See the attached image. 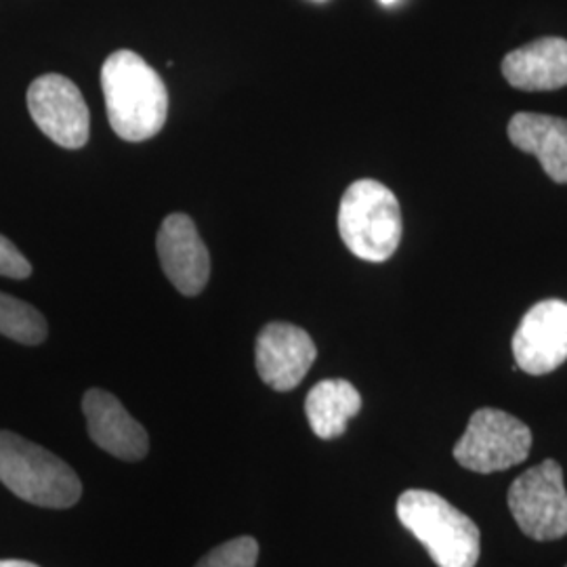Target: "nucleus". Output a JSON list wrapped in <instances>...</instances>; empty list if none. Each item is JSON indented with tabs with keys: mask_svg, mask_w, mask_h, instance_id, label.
Masks as SVG:
<instances>
[{
	"mask_svg": "<svg viewBox=\"0 0 567 567\" xmlns=\"http://www.w3.org/2000/svg\"><path fill=\"white\" fill-rule=\"evenodd\" d=\"M89 437L107 454L137 463L147 456V433L121 404V400L103 389H91L82 398Z\"/></svg>",
	"mask_w": 567,
	"mask_h": 567,
	"instance_id": "nucleus-11",
	"label": "nucleus"
},
{
	"mask_svg": "<svg viewBox=\"0 0 567 567\" xmlns=\"http://www.w3.org/2000/svg\"><path fill=\"white\" fill-rule=\"evenodd\" d=\"M156 248L171 284L185 297L200 295L210 278V255L196 224L183 213L168 215L161 225Z\"/></svg>",
	"mask_w": 567,
	"mask_h": 567,
	"instance_id": "nucleus-10",
	"label": "nucleus"
},
{
	"mask_svg": "<svg viewBox=\"0 0 567 567\" xmlns=\"http://www.w3.org/2000/svg\"><path fill=\"white\" fill-rule=\"evenodd\" d=\"M503 74L511 86L540 93L567 86V41L547 37L511 51L503 60Z\"/></svg>",
	"mask_w": 567,
	"mask_h": 567,
	"instance_id": "nucleus-12",
	"label": "nucleus"
},
{
	"mask_svg": "<svg viewBox=\"0 0 567 567\" xmlns=\"http://www.w3.org/2000/svg\"><path fill=\"white\" fill-rule=\"evenodd\" d=\"M362 410V395L343 379H326L313 386L305 400V414L320 440L341 437L349 421Z\"/></svg>",
	"mask_w": 567,
	"mask_h": 567,
	"instance_id": "nucleus-14",
	"label": "nucleus"
},
{
	"mask_svg": "<svg viewBox=\"0 0 567 567\" xmlns=\"http://www.w3.org/2000/svg\"><path fill=\"white\" fill-rule=\"evenodd\" d=\"M259 543L252 536H240L208 550L194 567H255Z\"/></svg>",
	"mask_w": 567,
	"mask_h": 567,
	"instance_id": "nucleus-16",
	"label": "nucleus"
},
{
	"mask_svg": "<svg viewBox=\"0 0 567 567\" xmlns=\"http://www.w3.org/2000/svg\"><path fill=\"white\" fill-rule=\"evenodd\" d=\"M0 482L37 507L70 508L82 496L72 466L11 431H0Z\"/></svg>",
	"mask_w": 567,
	"mask_h": 567,
	"instance_id": "nucleus-3",
	"label": "nucleus"
},
{
	"mask_svg": "<svg viewBox=\"0 0 567 567\" xmlns=\"http://www.w3.org/2000/svg\"><path fill=\"white\" fill-rule=\"evenodd\" d=\"M32 121L53 143L65 150H81L89 142L91 116L81 89L61 76L44 74L28 89Z\"/></svg>",
	"mask_w": 567,
	"mask_h": 567,
	"instance_id": "nucleus-7",
	"label": "nucleus"
},
{
	"mask_svg": "<svg viewBox=\"0 0 567 567\" xmlns=\"http://www.w3.org/2000/svg\"><path fill=\"white\" fill-rule=\"evenodd\" d=\"M107 121L124 142L156 137L168 116V91L161 74L133 51L112 53L102 68Z\"/></svg>",
	"mask_w": 567,
	"mask_h": 567,
	"instance_id": "nucleus-1",
	"label": "nucleus"
},
{
	"mask_svg": "<svg viewBox=\"0 0 567 567\" xmlns=\"http://www.w3.org/2000/svg\"><path fill=\"white\" fill-rule=\"evenodd\" d=\"M511 143L534 154L550 182L567 183V121L547 114L519 112L508 122Z\"/></svg>",
	"mask_w": 567,
	"mask_h": 567,
	"instance_id": "nucleus-13",
	"label": "nucleus"
},
{
	"mask_svg": "<svg viewBox=\"0 0 567 567\" xmlns=\"http://www.w3.org/2000/svg\"><path fill=\"white\" fill-rule=\"evenodd\" d=\"M398 517L437 567L477 566L482 553L480 527L440 494L408 489L398 498Z\"/></svg>",
	"mask_w": 567,
	"mask_h": 567,
	"instance_id": "nucleus-2",
	"label": "nucleus"
},
{
	"mask_svg": "<svg viewBox=\"0 0 567 567\" xmlns=\"http://www.w3.org/2000/svg\"><path fill=\"white\" fill-rule=\"evenodd\" d=\"M402 208L395 194L374 179L351 183L339 206V234L362 261L383 264L402 243Z\"/></svg>",
	"mask_w": 567,
	"mask_h": 567,
	"instance_id": "nucleus-4",
	"label": "nucleus"
},
{
	"mask_svg": "<svg viewBox=\"0 0 567 567\" xmlns=\"http://www.w3.org/2000/svg\"><path fill=\"white\" fill-rule=\"evenodd\" d=\"M47 332V320L37 307L0 292V334L16 343L41 344Z\"/></svg>",
	"mask_w": 567,
	"mask_h": 567,
	"instance_id": "nucleus-15",
	"label": "nucleus"
},
{
	"mask_svg": "<svg viewBox=\"0 0 567 567\" xmlns=\"http://www.w3.org/2000/svg\"><path fill=\"white\" fill-rule=\"evenodd\" d=\"M532 450L529 426L496 408L477 410L454 446L458 465L475 473H496L522 465Z\"/></svg>",
	"mask_w": 567,
	"mask_h": 567,
	"instance_id": "nucleus-5",
	"label": "nucleus"
},
{
	"mask_svg": "<svg viewBox=\"0 0 567 567\" xmlns=\"http://www.w3.org/2000/svg\"><path fill=\"white\" fill-rule=\"evenodd\" d=\"M0 567H39L30 561H20V559H2Z\"/></svg>",
	"mask_w": 567,
	"mask_h": 567,
	"instance_id": "nucleus-18",
	"label": "nucleus"
},
{
	"mask_svg": "<svg viewBox=\"0 0 567 567\" xmlns=\"http://www.w3.org/2000/svg\"><path fill=\"white\" fill-rule=\"evenodd\" d=\"M517 368L543 377L567 362V303L547 299L534 305L513 337Z\"/></svg>",
	"mask_w": 567,
	"mask_h": 567,
	"instance_id": "nucleus-8",
	"label": "nucleus"
},
{
	"mask_svg": "<svg viewBox=\"0 0 567 567\" xmlns=\"http://www.w3.org/2000/svg\"><path fill=\"white\" fill-rule=\"evenodd\" d=\"M381 2H383V4H395L398 0H381Z\"/></svg>",
	"mask_w": 567,
	"mask_h": 567,
	"instance_id": "nucleus-19",
	"label": "nucleus"
},
{
	"mask_svg": "<svg viewBox=\"0 0 567 567\" xmlns=\"http://www.w3.org/2000/svg\"><path fill=\"white\" fill-rule=\"evenodd\" d=\"M316 358L313 339L299 326L271 322L257 337V372L265 385L276 391H292L301 385Z\"/></svg>",
	"mask_w": 567,
	"mask_h": 567,
	"instance_id": "nucleus-9",
	"label": "nucleus"
},
{
	"mask_svg": "<svg viewBox=\"0 0 567 567\" xmlns=\"http://www.w3.org/2000/svg\"><path fill=\"white\" fill-rule=\"evenodd\" d=\"M32 274V265L21 255L18 246L0 236V276L13 278V280H25Z\"/></svg>",
	"mask_w": 567,
	"mask_h": 567,
	"instance_id": "nucleus-17",
	"label": "nucleus"
},
{
	"mask_svg": "<svg viewBox=\"0 0 567 567\" xmlns=\"http://www.w3.org/2000/svg\"><path fill=\"white\" fill-rule=\"evenodd\" d=\"M567 567V566H566Z\"/></svg>",
	"mask_w": 567,
	"mask_h": 567,
	"instance_id": "nucleus-20",
	"label": "nucleus"
},
{
	"mask_svg": "<svg viewBox=\"0 0 567 567\" xmlns=\"http://www.w3.org/2000/svg\"><path fill=\"white\" fill-rule=\"evenodd\" d=\"M508 508L519 529L532 540L548 543L567 534V492L564 468L545 461L527 468L508 489Z\"/></svg>",
	"mask_w": 567,
	"mask_h": 567,
	"instance_id": "nucleus-6",
	"label": "nucleus"
}]
</instances>
